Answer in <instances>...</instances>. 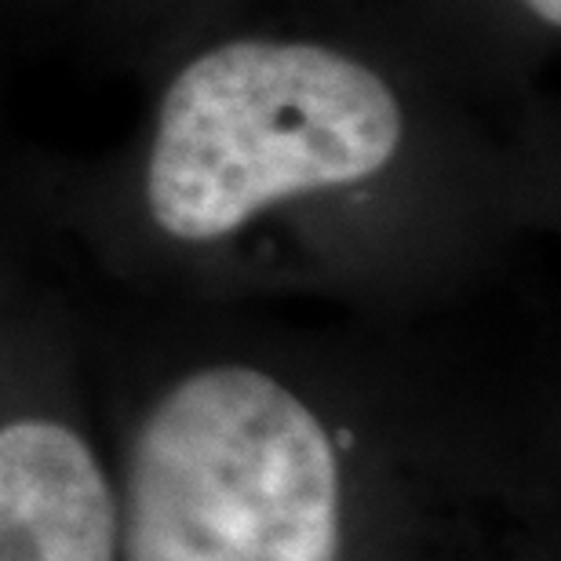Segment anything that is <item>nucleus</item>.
<instances>
[{
  "instance_id": "f257e3e1",
  "label": "nucleus",
  "mask_w": 561,
  "mask_h": 561,
  "mask_svg": "<svg viewBox=\"0 0 561 561\" xmlns=\"http://www.w3.org/2000/svg\"><path fill=\"white\" fill-rule=\"evenodd\" d=\"M103 157L11 208L157 307H442L558 219V114L489 95L390 0H252L139 73Z\"/></svg>"
},
{
  "instance_id": "f03ea898",
  "label": "nucleus",
  "mask_w": 561,
  "mask_h": 561,
  "mask_svg": "<svg viewBox=\"0 0 561 561\" xmlns=\"http://www.w3.org/2000/svg\"><path fill=\"white\" fill-rule=\"evenodd\" d=\"M161 310L99 412L121 561H543L500 434L398 343Z\"/></svg>"
},
{
  "instance_id": "7ed1b4c3",
  "label": "nucleus",
  "mask_w": 561,
  "mask_h": 561,
  "mask_svg": "<svg viewBox=\"0 0 561 561\" xmlns=\"http://www.w3.org/2000/svg\"><path fill=\"white\" fill-rule=\"evenodd\" d=\"M0 561H121L110 448L81 321L0 222Z\"/></svg>"
},
{
  "instance_id": "20e7f679",
  "label": "nucleus",
  "mask_w": 561,
  "mask_h": 561,
  "mask_svg": "<svg viewBox=\"0 0 561 561\" xmlns=\"http://www.w3.org/2000/svg\"><path fill=\"white\" fill-rule=\"evenodd\" d=\"M478 88L514 106H554L547 70L561 48V0H390Z\"/></svg>"
},
{
  "instance_id": "39448f33",
  "label": "nucleus",
  "mask_w": 561,
  "mask_h": 561,
  "mask_svg": "<svg viewBox=\"0 0 561 561\" xmlns=\"http://www.w3.org/2000/svg\"><path fill=\"white\" fill-rule=\"evenodd\" d=\"M252 0H48L51 26L73 33L114 66L142 73L168 48Z\"/></svg>"
},
{
  "instance_id": "423d86ee",
  "label": "nucleus",
  "mask_w": 561,
  "mask_h": 561,
  "mask_svg": "<svg viewBox=\"0 0 561 561\" xmlns=\"http://www.w3.org/2000/svg\"><path fill=\"white\" fill-rule=\"evenodd\" d=\"M30 26H51L48 0H0V51H8L11 41H22Z\"/></svg>"
}]
</instances>
